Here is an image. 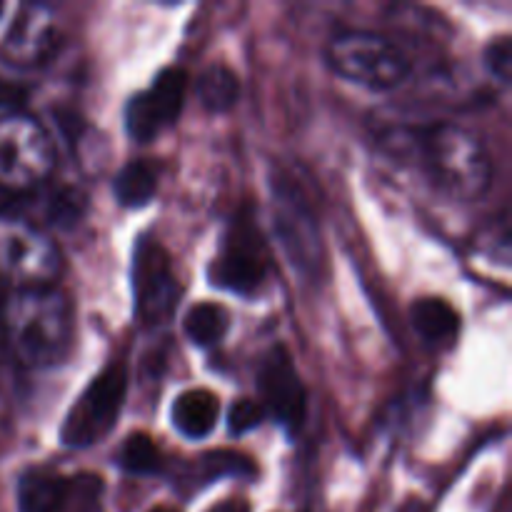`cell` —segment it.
Instances as JSON below:
<instances>
[{"instance_id": "20", "label": "cell", "mask_w": 512, "mask_h": 512, "mask_svg": "<svg viewBox=\"0 0 512 512\" xmlns=\"http://www.w3.org/2000/svg\"><path fill=\"white\" fill-rule=\"evenodd\" d=\"M198 468L203 470V480H215L220 475H233V478H253L255 465L253 460L230 450H215L200 458Z\"/></svg>"}, {"instance_id": "15", "label": "cell", "mask_w": 512, "mask_h": 512, "mask_svg": "<svg viewBox=\"0 0 512 512\" xmlns=\"http://www.w3.org/2000/svg\"><path fill=\"white\" fill-rule=\"evenodd\" d=\"M410 320L420 338L440 343L458 333V313L443 298H420L410 308Z\"/></svg>"}, {"instance_id": "8", "label": "cell", "mask_w": 512, "mask_h": 512, "mask_svg": "<svg viewBox=\"0 0 512 512\" xmlns=\"http://www.w3.org/2000/svg\"><path fill=\"white\" fill-rule=\"evenodd\" d=\"M270 188H273L275 235L290 258V265H295L300 273L315 275L323 265V240L308 200L298 193L295 185L280 178L270 183Z\"/></svg>"}, {"instance_id": "22", "label": "cell", "mask_w": 512, "mask_h": 512, "mask_svg": "<svg viewBox=\"0 0 512 512\" xmlns=\"http://www.w3.org/2000/svg\"><path fill=\"white\" fill-rule=\"evenodd\" d=\"M485 68L493 73V78H498L500 83H510L512 75V43L508 35L493 40V43L485 48Z\"/></svg>"}, {"instance_id": "7", "label": "cell", "mask_w": 512, "mask_h": 512, "mask_svg": "<svg viewBox=\"0 0 512 512\" xmlns=\"http://www.w3.org/2000/svg\"><path fill=\"white\" fill-rule=\"evenodd\" d=\"M103 480L93 473L65 475L50 468L25 470L18 480L20 512H98Z\"/></svg>"}, {"instance_id": "9", "label": "cell", "mask_w": 512, "mask_h": 512, "mask_svg": "<svg viewBox=\"0 0 512 512\" xmlns=\"http://www.w3.org/2000/svg\"><path fill=\"white\" fill-rule=\"evenodd\" d=\"M135 313L143 323L160 325L175 313L180 283L173 273L168 250L155 240L143 238L133 253Z\"/></svg>"}, {"instance_id": "6", "label": "cell", "mask_w": 512, "mask_h": 512, "mask_svg": "<svg viewBox=\"0 0 512 512\" xmlns=\"http://www.w3.org/2000/svg\"><path fill=\"white\" fill-rule=\"evenodd\" d=\"M63 270L58 245L23 218L0 215V273L18 288L53 285Z\"/></svg>"}, {"instance_id": "21", "label": "cell", "mask_w": 512, "mask_h": 512, "mask_svg": "<svg viewBox=\"0 0 512 512\" xmlns=\"http://www.w3.org/2000/svg\"><path fill=\"white\" fill-rule=\"evenodd\" d=\"M265 415L268 413H265V408L258 403V400H248V398L238 400L228 413V430L233 435L250 433V430L263 425Z\"/></svg>"}, {"instance_id": "12", "label": "cell", "mask_w": 512, "mask_h": 512, "mask_svg": "<svg viewBox=\"0 0 512 512\" xmlns=\"http://www.w3.org/2000/svg\"><path fill=\"white\" fill-rule=\"evenodd\" d=\"M258 388L265 413L273 415L288 433L300 430L305 420V388L283 345H275L265 353L258 370Z\"/></svg>"}, {"instance_id": "28", "label": "cell", "mask_w": 512, "mask_h": 512, "mask_svg": "<svg viewBox=\"0 0 512 512\" xmlns=\"http://www.w3.org/2000/svg\"><path fill=\"white\" fill-rule=\"evenodd\" d=\"M3 10H5V5H3V3H0V15H3Z\"/></svg>"}, {"instance_id": "10", "label": "cell", "mask_w": 512, "mask_h": 512, "mask_svg": "<svg viewBox=\"0 0 512 512\" xmlns=\"http://www.w3.org/2000/svg\"><path fill=\"white\" fill-rule=\"evenodd\" d=\"M210 283L238 295H253L268 278V253L258 230L248 220H235L223 250L210 265Z\"/></svg>"}, {"instance_id": "17", "label": "cell", "mask_w": 512, "mask_h": 512, "mask_svg": "<svg viewBox=\"0 0 512 512\" xmlns=\"http://www.w3.org/2000/svg\"><path fill=\"white\" fill-rule=\"evenodd\" d=\"M230 328V313L218 303H198L188 310L183 330L198 348H213L225 338Z\"/></svg>"}, {"instance_id": "3", "label": "cell", "mask_w": 512, "mask_h": 512, "mask_svg": "<svg viewBox=\"0 0 512 512\" xmlns=\"http://www.w3.org/2000/svg\"><path fill=\"white\" fill-rule=\"evenodd\" d=\"M330 68L368 90H393L410 75V60L393 40L370 30H348L330 40Z\"/></svg>"}, {"instance_id": "27", "label": "cell", "mask_w": 512, "mask_h": 512, "mask_svg": "<svg viewBox=\"0 0 512 512\" xmlns=\"http://www.w3.org/2000/svg\"><path fill=\"white\" fill-rule=\"evenodd\" d=\"M0 305H3V303H0ZM0 348H3V333H0Z\"/></svg>"}, {"instance_id": "16", "label": "cell", "mask_w": 512, "mask_h": 512, "mask_svg": "<svg viewBox=\"0 0 512 512\" xmlns=\"http://www.w3.org/2000/svg\"><path fill=\"white\" fill-rule=\"evenodd\" d=\"M200 103L210 113H225L233 108L240 98V80L228 65H210L198 75L195 83Z\"/></svg>"}, {"instance_id": "26", "label": "cell", "mask_w": 512, "mask_h": 512, "mask_svg": "<svg viewBox=\"0 0 512 512\" xmlns=\"http://www.w3.org/2000/svg\"><path fill=\"white\" fill-rule=\"evenodd\" d=\"M150 512H178V510H170V508H155V510H150Z\"/></svg>"}, {"instance_id": "11", "label": "cell", "mask_w": 512, "mask_h": 512, "mask_svg": "<svg viewBox=\"0 0 512 512\" xmlns=\"http://www.w3.org/2000/svg\"><path fill=\"white\" fill-rule=\"evenodd\" d=\"M188 90L183 68H165L148 90L133 95L125 108V130L138 143H150L178 120Z\"/></svg>"}, {"instance_id": "1", "label": "cell", "mask_w": 512, "mask_h": 512, "mask_svg": "<svg viewBox=\"0 0 512 512\" xmlns=\"http://www.w3.org/2000/svg\"><path fill=\"white\" fill-rule=\"evenodd\" d=\"M0 333L10 353L28 368L63 363L73 340V308L55 285L18 288L0 305Z\"/></svg>"}, {"instance_id": "5", "label": "cell", "mask_w": 512, "mask_h": 512, "mask_svg": "<svg viewBox=\"0 0 512 512\" xmlns=\"http://www.w3.org/2000/svg\"><path fill=\"white\" fill-rule=\"evenodd\" d=\"M125 393H128V370L123 363H110L108 368L100 370L60 425V440L65 448H90L108 438L118 423Z\"/></svg>"}, {"instance_id": "18", "label": "cell", "mask_w": 512, "mask_h": 512, "mask_svg": "<svg viewBox=\"0 0 512 512\" xmlns=\"http://www.w3.org/2000/svg\"><path fill=\"white\" fill-rule=\"evenodd\" d=\"M115 463L130 475H155L163 470L165 458L155 440L145 433H133L115 453Z\"/></svg>"}, {"instance_id": "23", "label": "cell", "mask_w": 512, "mask_h": 512, "mask_svg": "<svg viewBox=\"0 0 512 512\" xmlns=\"http://www.w3.org/2000/svg\"><path fill=\"white\" fill-rule=\"evenodd\" d=\"M80 208H83V195H78L75 190H60L50 200V223L68 228V225L75 223Z\"/></svg>"}, {"instance_id": "14", "label": "cell", "mask_w": 512, "mask_h": 512, "mask_svg": "<svg viewBox=\"0 0 512 512\" xmlns=\"http://www.w3.org/2000/svg\"><path fill=\"white\" fill-rule=\"evenodd\" d=\"M220 415V400L210 390L195 388L185 390L175 398L173 410H170V423L183 438L203 440L213 433Z\"/></svg>"}, {"instance_id": "4", "label": "cell", "mask_w": 512, "mask_h": 512, "mask_svg": "<svg viewBox=\"0 0 512 512\" xmlns=\"http://www.w3.org/2000/svg\"><path fill=\"white\" fill-rule=\"evenodd\" d=\"M55 170V148L48 130L25 113L0 115V188L30 193Z\"/></svg>"}, {"instance_id": "13", "label": "cell", "mask_w": 512, "mask_h": 512, "mask_svg": "<svg viewBox=\"0 0 512 512\" xmlns=\"http://www.w3.org/2000/svg\"><path fill=\"white\" fill-rule=\"evenodd\" d=\"M55 43L58 30L53 13L45 5L28 3L18 8V15L0 43V55L15 68H38L53 55Z\"/></svg>"}, {"instance_id": "25", "label": "cell", "mask_w": 512, "mask_h": 512, "mask_svg": "<svg viewBox=\"0 0 512 512\" xmlns=\"http://www.w3.org/2000/svg\"><path fill=\"white\" fill-rule=\"evenodd\" d=\"M208 512H250V505L245 500H223V503L213 505Z\"/></svg>"}, {"instance_id": "19", "label": "cell", "mask_w": 512, "mask_h": 512, "mask_svg": "<svg viewBox=\"0 0 512 512\" xmlns=\"http://www.w3.org/2000/svg\"><path fill=\"white\" fill-rule=\"evenodd\" d=\"M113 190L123 208H145L158 190V180L145 163H128L115 178Z\"/></svg>"}, {"instance_id": "2", "label": "cell", "mask_w": 512, "mask_h": 512, "mask_svg": "<svg viewBox=\"0 0 512 512\" xmlns=\"http://www.w3.org/2000/svg\"><path fill=\"white\" fill-rule=\"evenodd\" d=\"M395 145L418 158L435 188L455 200H478L488 193L493 163L483 140L455 123H435L395 135Z\"/></svg>"}, {"instance_id": "24", "label": "cell", "mask_w": 512, "mask_h": 512, "mask_svg": "<svg viewBox=\"0 0 512 512\" xmlns=\"http://www.w3.org/2000/svg\"><path fill=\"white\" fill-rule=\"evenodd\" d=\"M20 103V93L15 88H10V85L0 83V115L5 113H18L15 110V105Z\"/></svg>"}]
</instances>
